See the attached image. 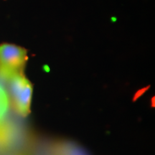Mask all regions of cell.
Here are the masks:
<instances>
[{
	"instance_id": "6da1fadb",
	"label": "cell",
	"mask_w": 155,
	"mask_h": 155,
	"mask_svg": "<svg viewBox=\"0 0 155 155\" xmlns=\"http://www.w3.org/2000/svg\"><path fill=\"white\" fill-rule=\"evenodd\" d=\"M27 51L12 44L0 45V78L9 80L17 73H22L26 63Z\"/></svg>"
},
{
	"instance_id": "5b68a950",
	"label": "cell",
	"mask_w": 155,
	"mask_h": 155,
	"mask_svg": "<svg viewBox=\"0 0 155 155\" xmlns=\"http://www.w3.org/2000/svg\"><path fill=\"white\" fill-rule=\"evenodd\" d=\"M9 108V98L7 91L0 85V122L3 121Z\"/></svg>"
},
{
	"instance_id": "277c9868",
	"label": "cell",
	"mask_w": 155,
	"mask_h": 155,
	"mask_svg": "<svg viewBox=\"0 0 155 155\" xmlns=\"http://www.w3.org/2000/svg\"><path fill=\"white\" fill-rule=\"evenodd\" d=\"M12 139V132L9 127L0 122V154L8 150Z\"/></svg>"
},
{
	"instance_id": "3957f363",
	"label": "cell",
	"mask_w": 155,
	"mask_h": 155,
	"mask_svg": "<svg viewBox=\"0 0 155 155\" xmlns=\"http://www.w3.org/2000/svg\"><path fill=\"white\" fill-rule=\"evenodd\" d=\"M53 152L55 155H85L84 152L78 147L66 143L56 145Z\"/></svg>"
},
{
	"instance_id": "7a4b0ae2",
	"label": "cell",
	"mask_w": 155,
	"mask_h": 155,
	"mask_svg": "<svg viewBox=\"0 0 155 155\" xmlns=\"http://www.w3.org/2000/svg\"><path fill=\"white\" fill-rule=\"evenodd\" d=\"M9 81L15 110L22 117H26L30 113L33 91L32 83L22 73L13 75Z\"/></svg>"
},
{
	"instance_id": "8992f818",
	"label": "cell",
	"mask_w": 155,
	"mask_h": 155,
	"mask_svg": "<svg viewBox=\"0 0 155 155\" xmlns=\"http://www.w3.org/2000/svg\"><path fill=\"white\" fill-rule=\"evenodd\" d=\"M0 155H22V154H19V153H16V152H9L8 150H7V151H5V152L1 153Z\"/></svg>"
}]
</instances>
